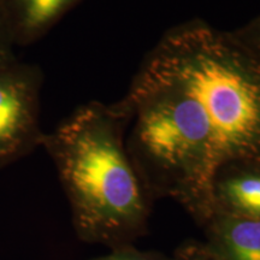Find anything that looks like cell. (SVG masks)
Here are the masks:
<instances>
[{
    "label": "cell",
    "mask_w": 260,
    "mask_h": 260,
    "mask_svg": "<svg viewBox=\"0 0 260 260\" xmlns=\"http://www.w3.org/2000/svg\"><path fill=\"white\" fill-rule=\"evenodd\" d=\"M116 103L149 195L190 217L210 211L220 165L260 157V52L203 19L169 29Z\"/></svg>",
    "instance_id": "1"
},
{
    "label": "cell",
    "mask_w": 260,
    "mask_h": 260,
    "mask_svg": "<svg viewBox=\"0 0 260 260\" xmlns=\"http://www.w3.org/2000/svg\"><path fill=\"white\" fill-rule=\"evenodd\" d=\"M125 125L116 103L94 100L45 133L41 144L56 167L77 237L110 249L147 234L153 205L126 151Z\"/></svg>",
    "instance_id": "2"
},
{
    "label": "cell",
    "mask_w": 260,
    "mask_h": 260,
    "mask_svg": "<svg viewBox=\"0 0 260 260\" xmlns=\"http://www.w3.org/2000/svg\"><path fill=\"white\" fill-rule=\"evenodd\" d=\"M44 73L18 59L0 67V170L41 147Z\"/></svg>",
    "instance_id": "3"
},
{
    "label": "cell",
    "mask_w": 260,
    "mask_h": 260,
    "mask_svg": "<svg viewBox=\"0 0 260 260\" xmlns=\"http://www.w3.org/2000/svg\"><path fill=\"white\" fill-rule=\"evenodd\" d=\"M212 213L260 219V157L220 165L211 184Z\"/></svg>",
    "instance_id": "4"
},
{
    "label": "cell",
    "mask_w": 260,
    "mask_h": 260,
    "mask_svg": "<svg viewBox=\"0 0 260 260\" xmlns=\"http://www.w3.org/2000/svg\"><path fill=\"white\" fill-rule=\"evenodd\" d=\"M83 0H0L16 46L40 40Z\"/></svg>",
    "instance_id": "5"
},
{
    "label": "cell",
    "mask_w": 260,
    "mask_h": 260,
    "mask_svg": "<svg viewBox=\"0 0 260 260\" xmlns=\"http://www.w3.org/2000/svg\"><path fill=\"white\" fill-rule=\"evenodd\" d=\"M219 260H260V219L212 213L201 225Z\"/></svg>",
    "instance_id": "6"
},
{
    "label": "cell",
    "mask_w": 260,
    "mask_h": 260,
    "mask_svg": "<svg viewBox=\"0 0 260 260\" xmlns=\"http://www.w3.org/2000/svg\"><path fill=\"white\" fill-rule=\"evenodd\" d=\"M90 260H170V256L157 251H141L134 245H129L110 249L107 254Z\"/></svg>",
    "instance_id": "7"
},
{
    "label": "cell",
    "mask_w": 260,
    "mask_h": 260,
    "mask_svg": "<svg viewBox=\"0 0 260 260\" xmlns=\"http://www.w3.org/2000/svg\"><path fill=\"white\" fill-rule=\"evenodd\" d=\"M170 260H219L206 243L200 241H186L177 247Z\"/></svg>",
    "instance_id": "8"
},
{
    "label": "cell",
    "mask_w": 260,
    "mask_h": 260,
    "mask_svg": "<svg viewBox=\"0 0 260 260\" xmlns=\"http://www.w3.org/2000/svg\"><path fill=\"white\" fill-rule=\"evenodd\" d=\"M15 47L14 38L0 8V67L17 60V57L15 56Z\"/></svg>",
    "instance_id": "9"
},
{
    "label": "cell",
    "mask_w": 260,
    "mask_h": 260,
    "mask_svg": "<svg viewBox=\"0 0 260 260\" xmlns=\"http://www.w3.org/2000/svg\"><path fill=\"white\" fill-rule=\"evenodd\" d=\"M249 47L260 51V17L245 28L234 31Z\"/></svg>",
    "instance_id": "10"
}]
</instances>
